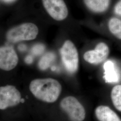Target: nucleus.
Segmentation results:
<instances>
[{"mask_svg":"<svg viewBox=\"0 0 121 121\" xmlns=\"http://www.w3.org/2000/svg\"><path fill=\"white\" fill-rule=\"evenodd\" d=\"M86 7L95 13H102L108 9L110 0H84Z\"/></svg>","mask_w":121,"mask_h":121,"instance_id":"9b49d317","label":"nucleus"},{"mask_svg":"<svg viewBox=\"0 0 121 121\" xmlns=\"http://www.w3.org/2000/svg\"><path fill=\"white\" fill-rule=\"evenodd\" d=\"M62 62L65 68L71 73H75L78 67V51L73 43L66 40L60 50Z\"/></svg>","mask_w":121,"mask_h":121,"instance_id":"7ed1b4c3","label":"nucleus"},{"mask_svg":"<svg viewBox=\"0 0 121 121\" xmlns=\"http://www.w3.org/2000/svg\"><path fill=\"white\" fill-rule=\"evenodd\" d=\"M45 47L42 44H36L32 48V52L36 55L41 54L44 51Z\"/></svg>","mask_w":121,"mask_h":121,"instance_id":"2eb2a0df","label":"nucleus"},{"mask_svg":"<svg viewBox=\"0 0 121 121\" xmlns=\"http://www.w3.org/2000/svg\"><path fill=\"white\" fill-rule=\"evenodd\" d=\"M43 7L54 19L62 21L67 17L68 10L64 0H42Z\"/></svg>","mask_w":121,"mask_h":121,"instance_id":"423d86ee","label":"nucleus"},{"mask_svg":"<svg viewBox=\"0 0 121 121\" xmlns=\"http://www.w3.org/2000/svg\"><path fill=\"white\" fill-rule=\"evenodd\" d=\"M104 78L106 82L113 83L118 81V74L115 65L111 60H107L104 63Z\"/></svg>","mask_w":121,"mask_h":121,"instance_id":"9d476101","label":"nucleus"},{"mask_svg":"<svg viewBox=\"0 0 121 121\" xmlns=\"http://www.w3.org/2000/svg\"><path fill=\"white\" fill-rule=\"evenodd\" d=\"M25 61L27 64H30L33 61V58L31 56H28L25 58Z\"/></svg>","mask_w":121,"mask_h":121,"instance_id":"f3484780","label":"nucleus"},{"mask_svg":"<svg viewBox=\"0 0 121 121\" xmlns=\"http://www.w3.org/2000/svg\"><path fill=\"white\" fill-rule=\"evenodd\" d=\"M38 28L35 24L24 23L14 27L8 31L6 37L9 41L17 42L35 39L38 34Z\"/></svg>","mask_w":121,"mask_h":121,"instance_id":"f03ea898","label":"nucleus"},{"mask_svg":"<svg viewBox=\"0 0 121 121\" xmlns=\"http://www.w3.org/2000/svg\"><path fill=\"white\" fill-rule=\"evenodd\" d=\"M56 58L55 55L52 52H48L41 57L39 61V67L42 70L47 69Z\"/></svg>","mask_w":121,"mask_h":121,"instance_id":"4468645a","label":"nucleus"},{"mask_svg":"<svg viewBox=\"0 0 121 121\" xmlns=\"http://www.w3.org/2000/svg\"><path fill=\"white\" fill-rule=\"evenodd\" d=\"M2 0L6 3H10V2H12L13 1H15V0Z\"/></svg>","mask_w":121,"mask_h":121,"instance_id":"6ab92c4d","label":"nucleus"},{"mask_svg":"<svg viewBox=\"0 0 121 121\" xmlns=\"http://www.w3.org/2000/svg\"><path fill=\"white\" fill-rule=\"evenodd\" d=\"M95 116L99 121H121L118 115L106 105H100L95 110Z\"/></svg>","mask_w":121,"mask_h":121,"instance_id":"1a4fd4ad","label":"nucleus"},{"mask_svg":"<svg viewBox=\"0 0 121 121\" xmlns=\"http://www.w3.org/2000/svg\"><path fill=\"white\" fill-rule=\"evenodd\" d=\"M26 46L24 44H21L20 45H19L18 46L19 50L21 51H23L25 50L26 49Z\"/></svg>","mask_w":121,"mask_h":121,"instance_id":"a211bd4d","label":"nucleus"},{"mask_svg":"<svg viewBox=\"0 0 121 121\" xmlns=\"http://www.w3.org/2000/svg\"><path fill=\"white\" fill-rule=\"evenodd\" d=\"M51 69L52 70H56V67H54V66H53L51 68Z\"/></svg>","mask_w":121,"mask_h":121,"instance_id":"aec40b11","label":"nucleus"},{"mask_svg":"<svg viewBox=\"0 0 121 121\" xmlns=\"http://www.w3.org/2000/svg\"><path fill=\"white\" fill-rule=\"evenodd\" d=\"M29 89L37 99L47 103L56 101L62 89L60 83L52 78L36 79L30 83Z\"/></svg>","mask_w":121,"mask_h":121,"instance_id":"f257e3e1","label":"nucleus"},{"mask_svg":"<svg viewBox=\"0 0 121 121\" xmlns=\"http://www.w3.org/2000/svg\"><path fill=\"white\" fill-rule=\"evenodd\" d=\"M109 53V49L107 44L103 42L98 43L95 49L86 52L83 58L86 62L94 65L99 64L106 60Z\"/></svg>","mask_w":121,"mask_h":121,"instance_id":"0eeeda50","label":"nucleus"},{"mask_svg":"<svg viewBox=\"0 0 121 121\" xmlns=\"http://www.w3.org/2000/svg\"><path fill=\"white\" fill-rule=\"evenodd\" d=\"M24 102V99H21V102L23 103V102Z\"/></svg>","mask_w":121,"mask_h":121,"instance_id":"412c9836","label":"nucleus"},{"mask_svg":"<svg viewBox=\"0 0 121 121\" xmlns=\"http://www.w3.org/2000/svg\"><path fill=\"white\" fill-rule=\"evenodd\" d=\"M18 58L11 47L2 46L0 48V68L5 71L14 68L17 65Z\"/></svg>","mask_w":121,"mask_h":121,"instance_id":"6e6552de","label":"nucleus"},{"mask_svg":"<svg viewBox=\"0 0 121 121\" xmlns=\"http://www.w3.org/2000/svg\"><path fill=\"white\" fill-rule=\"evenodd\" d=\"M114 11L116 15L121 16V0L118 2L115 5Z\"/></svg>","mask_w":121,"mask_h":121,"instance_id":"dca6fc26","label":"nucleus"},{"mask_svg":"<svg viewBox=\"0 0 121 121\" xmlns=\"http://www.w3.org/2000/svg\"><path fill=\"white\" fill-rule=\"evenodd\" d=\"M21 94L15 86L7 85L0 87V109L15 106L21 102Z\"/></svg>","mask_w":121,"mask_h":121,"instance_id":"39448f33","label":"nucleus"},{"mask_svg":"<svg viewBox=\"0 0 121 121\" xmlns=\"http://www.w3.org/2000/svg\"><path fill=\"white\" fill-rule=\"evenodd\" d=\"M108 27L112 35L117 39H121V20L117 17L110 18L108 21Z\"/></svg>","mask_w":121,"mask_h":121,"instance_id":"f8f14e48","label":"nucleus"},{"mask_svg":"<svg viewBox=\"0 0 121 121\" xmlns=\"http://www.w3.org/2000/svg\"><path fill=\"white\" fill-rule=\"evenodd\" d=\"M60 106L71 121H82L85 118V108L74 97L69 96L65 97L61 101Z\"/></svg>","mask_w":121,"mask_h":121,"instance_id":"20e7f679","label":"nucleus"},{"mask_svg":"<svg viewBox=\"0 0 121 121\" xmlns=\"http://www.w3.org/2000/svg\"><path fill=\"white\" fill-rule=\"evenodd\" d=\"M110 97L114 107L121 112V84L116 85L112 88Z\"/></svg>","mask_w":121,"mask_h":121,"instance_id":"ddd939ff","label":"nucleus"}]
</instances>
